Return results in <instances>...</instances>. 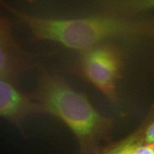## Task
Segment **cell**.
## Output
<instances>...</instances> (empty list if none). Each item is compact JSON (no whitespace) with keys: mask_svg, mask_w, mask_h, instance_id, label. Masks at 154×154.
I'll return each mask as SVG.
<instances>
[{"mask_svg":"<svg viewBox=\"0 0 154 154\" xmlns=\"http://www.w3.org/2000/svg\"><path fill=\"white\" fill-rule=\"evenodd\" d=\"M33 99L39 113L61 120L74 134L81 154H98L107 145L114 127L87 97L77 92L58 75L42 70Z\"/></svg>","mask_w":154,"mask_h":154,"instance_id":"1","label":"cell"},{"mask_svg":"<svg viewBox=\"0 0 154 154\" xmlns=\"http://www.w3.org/2000/svg\"><path fill=\"white\" fill-rule=\"evenodd\" d=\"M6 8L29 29L35 40L54 42L75 50L81 51L111 38L134 36L141 31L139 25L109 13L56 19L24 13L9 5Z\"/></svg>","mask_w":154,"mask_h":154,"instance_id":"2","label":"cell"},{"mask_svg":"<svg viewBox=\"0 0 154 154\" xmlns=\"http://www.w3.org/2000/svg\"><path fill=\"white\" fill-rule=\"evenodd\" d=\"M81 51L76 64L77 73L114 102L117 98V82L123 67L120 50L114 45L103 42Z\"/></svg>","mask_w":154,"mask_h":154,"instance_id":"3","label":"cell"},{"mask_svg":"<svg viewBox=\"0 0 154 154\" xmlns=\"http://www.w3.org/2000/svg\"><path fill=\"white\" fill-rule=\"evenodd\" d=\"M13 30V24L0 13V79L15 83L34 63L32 56L17 41Z\"/></svg>","mask_w":154,"mask_h":154,"instance_id":"4","label":"cell"},{"mask_svg":"<svg viewBox=\"0 0 154 154\" xmlns=\"http://www.w3.org/2000/svg\"><path fill=\"white\" fill-rule=\"evenodd\" d=\"M36 113L38 107L32 96L22 93L14 82L0 79V118L22 132L26 118Z\"/></svg>","mask_w":154,"mask_h":154,"instance_id":"5","label":"cell"},{"mask_svg":"<svg viewBox=\"0 0 154 154\" xmlns=\"http://www.w3.org/2000/svg\"><path fill=\"white\" fill-rule=\"evenodd\" d=\"M107 7L114 13L154 8V0H107Z\"/></svg>","mask_w":154,"mask_h":154,"instance_id":"6","label":"cell"},{"mask_svg":"<svg viewBox=\"0 0 154 154\" xmlns=\"http://www.w3.org/2000/svg\"><path fill=\"white\" fill-rule=\"evenodd\" d=\"M139 134L138 129L121 140L106 145L98 154H131L134 143Z\"/></svg>","mask_w":154,"mask_h":154,"instance_id":"7","label":"cell"},{"mask_svg":"<svg viewBox=\"0 0 154 154\" xmlns=\"http://www.w3.org/2000/svg\"><path fill=\"white\" fill-rule=\"evenodd\" d=\"M140 130L139 136L134 143L131 154H154V145L144 142L141 128Z\"/></svg>","mask_w":154,"mask_h":154,"instance_id":"8","label":"cell"},{"mask_svg":"<svg viewBox=\"0 0 154 154\" xmlns=\"http://www.w3.org/2000/svg\"><path fill=\"white\" fill-rule=\"evenodd\" d=\"M143 141L154 145V118L141 128Z\"/></svg>","mask_w":154,"mask_h":154,"instance_id":"9","label":"cell"},{"mask_svg":"<svg viewBox=\"0 0 154 154\" xmlns=\"http://www.w3.org/2000/svg\"><path fill=\"white\" fill-rule=\"evenodd\" d=\"M29 2H33L34 0H28Z\"/></svg>","mask_w":154,"mask_h":154,"instance_id":"10","label":"cell"}]
</instances>
